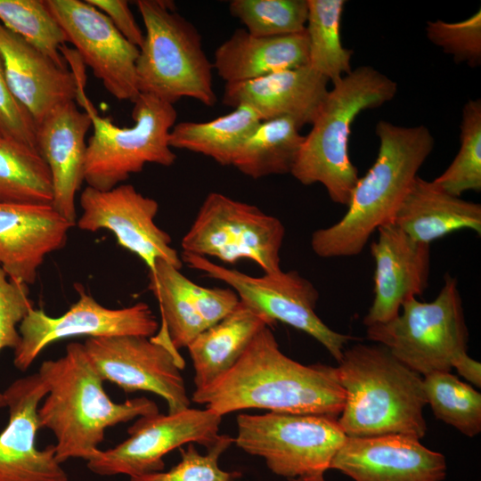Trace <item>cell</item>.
Segmentation results:
<instances>
[{
  "label": "cell",
  "instance_id": "12",
  "mask_svg": "<svg viewBox=\"0 0 481 481\" xmlns=\"http://www.w3.org/2000/svg\"><path fill=\"white\" fill-rule=\"evenodd\" d=\"M222 416L206 408L142 416L128 428L129 437L113 448L100 450L86 461L99 476L139 477L164 470L163 458L184 444L210 448L218 440Z\"/></svg>",
  "mask_w": 481,
  "mask_h": 481
},
{
  "label": "cell",
  "instance_id": "7",
  "mask_svg": "<svg viewBox=\"0 0 481 481\" xmlns=\"http://www.w3.org/2000/svg\"><path fill=\"white\" fill-rule=\"evenodd\" d=\"M79 102L92 119L93 135L86 143L85 182L108 191L139 173L147 163L172 166L176 155L168 143L177 111L173 104L140 94L133 102L135 125L120 127L97 114L83 91Z\"/></svg>",
  "mask_w": 481,
  "mask_h": 481
},
{
  "label": "cell",
  "instance_id": "24",
  "mask_svg": "<svg viewBox=\"0 0 481 481\" xmlns=\"http://www.w3.org/2000/svg\"><path fill=\"white\" fill-rule=\"evenodd\" d=\"M328 82L306 65L225 84L222 102L233 109L249 107L261 121L291 118L301 128L314 120L329 91Z\"/></svg>",
  "mask_w": 481,
  "mask_h": 481
},
{
  "label": "cell",
  "instance_id": "13",
  "mask_svg": "<svg viewBox=\"0 0 481 481\" xmlns=\"http://www.w3.org/2000/svg\"><path fill=\"white\" fill-rule=\"evenodd\" d=\"M78 299L68 311L53 317L42 309H31L19 325L20 342L14 349L13 363L26 371L49 345L65 338L87 336H154L159 322L143 302L123 308H108L96 301L85 288L75 283Z\"/></svg>",
  "mask_w": 481,
  "mask_h": 481
},
{
  "label": "cell",
  "instance_id": "22",
  "mask_svg": "<svg viewBox=\"0 0 481 481\" xmlns=\"http://www.w3.org/2000/svg\"><path fill=\"white\" fill-rule=\"evenodd\" d=\"M90 115L71 101L55 107L37 125V150L46 163L53 186L52 207L76 225V194L85 182L86 135Z\"/></svg>",
  "mask_w": 481,
  "mask_h": 481
},
{
  "label": "cell",
  "instance_id": "8",
  "mask_svg": "<svg viewBox=\"0 0 481 481\" xmlns=\"http://www.w3.org/2000/svg\"><path fill=\"white\" fill-rule=\"evenodd\" d=\"M366 335L422 377L450 371L455 360L467 353L469 340L457 279L446 274L434 300L409 299L396 317L367 327Z\"/></svg>",
  "mask_w": 481,
  "mask_h": 481
},
{
  "label": "cell",
  "instance_id": "32",
  "mask_svg": "<svg viewBox=\"0 0 481 481\" xmlns=\"http://www.w3.org/2000/svg\"><path fill=\"white\" fill-rule=\"evenodd\" d=\"M423 390L436 419L473 437L481 431V394L450 371L423 376Z\"/></svg>",
  "mask_w": 481,
  "mask_h": 481
},
{
  "label": "cell",
  "instance_id": "33",
  "mask_svg": "<svg viewBox=\"0 0 481 481\" xmlns=\"http://www.w3.org/2000/svg\"><path fill=\"white\" fill-rule=\"evenodd\" d=\"M0 22L59 67L69 69L61 53L68 42L67 37L48 9L45 0H0Z\"/></svg>",
  "mask_w": 481,
  "mask_h": 481
},
{
  "label": "cell",
  "instance_id": "42",
  "mask_svg": "<svg viewBox=\"0 0 481 481\" xmlns=\"http://www.w3.org/2000/svg\"><path fill=\"white\" fill-rule=\"evenodd\" d=\"M293 481H325L323 474L313 475L308 477H298L293 479Z\"/></svg>",
  "mask_w": 481,
  "mask_h": 481
},
{
  "label": "cell",
  "instance_id": "41",
  "mask_svg": "<svg viewBox=\"0 0 481 481\" xmlns=\"http://www.w3.org/2000/svg\"><path fill=\"white\" fill-rule=\"evenodd\" d=\"M452 368H455L459 374L470 383L480 387L481 386V364L479 362L469 356L468 353L458 357Z\"/></svg>",
  "mask_w": 481,
  "mask_h": 481
},
{
  "label": "cell",
  "instance_id": "5",
  "mask_svg": "<svg viewBox=\"0 0 481 481\" xmlns=\"http://www.w3.org/2000/svg\"><path fill=\"white\" fill-rule=\"evenodd\" d=\"M332 84L290 175L304 185L322 184L334 203L346 207L359 179L348 151L352 124L362 111L391 101L397 84L371 66L352 69Z\"/></svg>",
  "mask_w": 481,
  "mask_h": 481
},
{
  "label": "cell",
  "instance_id": "23",
  "mask_svg": "<svg viewBox=\"0 0 481 481\" xmlns=\"http://www.w3.org/2000/svg\"><path fill=\"white\" fill-rule=\"evenodd\" d=\"M75 226L51 204L0 202V266L9 278L34 284L45 257L62 249Z\"/></svg>",
  "mask_w": 481,
  "mask_h": 481
},
{
  "label": "cell",
  "instance_id": "35",
  "mask_svg": "<svg viewBox=\"0 0 481 481\" xmlns=\"http://www.w3.org/2000/svg\"><path fill=\"white\" fill-rule=\"evenodd\" d=\"M229 12L255 37H279L305 30L306 0H232Z\"/></svg>",
  "mask_w": 481,
  "mask_h": 481
},
{
  "label": "cell",
  "instance_id": "36",
  "mask_svg": "<svg viewBox=\"0 0 481 481\" xmlns=\"http://www.w3.org/2000/svg\"><path fill=\"white\" fill-rule=\"evenodd\" d=\"M234 443L233 437L223 434L216 443L200 453L190 444L180 447L181 461L167 471H159L130 477V481H243L239 471H226L218 465L220 456Z\"/></svg>",
  "mask_w": 481,
  "mask_h": 481
},
{
  "label": "cell",
  "instance_id": "6",
  "mask_svg": "<svg viewBox=\"0 0 481 481\" xmlns=\"http://www.w3.org/2000/svg\"><path fill=\"white\" fill-rule=\"evenodd\" d=\"M135 5L145 28L136 61L140 94L173 105L188 97L214 106L213 64L203 51L198 29L171 1L137 0Z\"/></svg>",
  "mask_w": 481,
  "mask_h": 481
},
{
  "label": "cell",
  "instance_id": "39",
  "mask_svg": "<svg viewBox=\"0 0 481 481\" xmlns=\"http://www.w3.org/2000/svg\"><path fill=\"white\" fill-rule=\"evenodd\" d=\"M0 138L16 141L37 150V125L12 93L5 78L1 59Z\"/></svg>",
  "mask_w": 481,
  "mask_h": 481
},
{
  "label": "cell",
  "instance_id": "27",
  "mask_svg": "<svg viewBox=\"0 0 481 481\" xmlns=\"http://www.w3.org/2000/svg\"><path fill=\"white\" fill-rule=\"evenodd\" d=\"M271 322L241 301L186 347L194 368L195 388L204 387L230 371L257 334Z\"/></svg>",
  "mask_w": 481,
  "mask_h": 481
},
{
  "label": "cell",
  "instance_id": "14",
  "mask_svg": "<svg viewBox=\"0 0 481 481\" xmlns=\"http://www.w3.org/2000/svg\"><path fill=\"white\" fill-rule=\"evenodd\" d=\"M84 346L102 379L125 392L156 394L167 404L168 412L190 407L181 370L184 360L151 338L114 336L88 338Z\"/></svg>",
  "mask_w": 481,
  "mask_h": 481
},
{
  "label": "cell",
  "instance_id": "21",
  "mask_svg": "<svg viewBox=\"0 0 481 481\" xmlns=\"http://www.w3.org/2000/svg\"><path fill=\"white\" fill-rule=\"evenodd\" d=\"M0 59L8 86L37 125L60 104L75 101L85 78L62 69L0 22Z\"/></svg>",
  "mask_w": 481,
  "mask_h": 481
},
{
  "label": "cell",
  "instance_id": "26",
  "mask_svg": "<svg viewBox=\"0 0 481 481\" xmlns=\"http://www.w3.org/2000/svg\"><path fill=\"white\" fill-rule=\"evenodd\" d=\"M412 239L430 244L455 231L481 233V205L452 195L419 175L392 221Z\"/></svg>",
  "mask_w": 481,
  "mask_h": 481
},
{
  "label": "cell",
  "instance_id": "28",
  "mask_svg": "<svg viewBox=\"0 0 481 481\" xmlns=\"http://www.w3.org/2000/svg\"><path fill=\"white\" fill-rule=\"evenodd\" d=\"M260 122L251 108L239 106L210 121L175 124L168 143L171 148L202 154L222 166H232L239 148Z\"/></svg>",
  "mask_w": 481,
  "mask_h": 481
},
{
  "label": "cell",
  "instance_id": "1",
  "mask_svg": "<svg viewBox=\"0 0 481 481\" xmlns=\"http://www.w3.org/2000/svg\"><path fill=\"white\" fill-rule=\"evenodd\" d=\"M192 401L220 416L245 409L338 418L346 393L336 367L304 365L285 355L269 326L236 364L213 383L195 388Z\"/></svg>",
  "mask_w": 481,
  "mask_h": 481
},
{
  "label": "cell",
  "instance_id": "37",
  "mask_svg": "<svg viewBox=\"0 0 481 481\" xmlns=\"http://www.w3.org/2000/svg\"><path fill=\"white\" fill-rule=\"evenodd\" d=\"M428 39L452 56L456 63L476 68L481 63V12L457 22L428 21Z\"/></svg>",
  "mask_w": 481,
  "mask_h": 481
},
{
  "label": "cell",
  "instance_id": "9",
  "mask_svg": "<svg viewBox=\"0 0 481 481\" xmlns=\"http://www.w3.org/2000/svg\"><path fill=\"white\" fill-rule=\"evenodd\" d=\"M234 443L265 460L274 474L291 480L330 469L346 439L338 418L269 412L237 415Z\"/></svg>",
  "mask_w": 481,
  "mask_h": 481
},
{
  "label": "cell",
  "instance_id": "31",
  "mask_svg": "<svg viewBox=\"0 0 481 481\" xmlns=\"http://www.w3.org/2000/svg\"><path fill=\"white\" fill-rule=\"evenodd\" d=\"M52 200L51 175L38 151L0 138V202L51 204Z\"/></svg>",
  "mask_w": 481,
  "mask_h": 481
},
{
  "label": "cell",
  "instance_id": "38",
  "mask_svg": "<svg viewBox=\"0 0 481 481\" xmlns=\"http://www.w3.org/2000/svg\"><path fill=\"white\" fill-rule=\"evenodd\" d=\"M29 285L9 278L0 266V351L13 350L20 342L18 324L33 309ZM3 393H0V407H5Z\"/></svg>",
  "mask_w": 481,
  "mask_h": 481
},
{
  "label": "cell",
  "instance_id": "18",
  "mask_svg": "<svg viewBox=\"0 0 481 481\" xmlns=\"http://www.w3.org/2000/svg\"><path fill=\"white\" fill-rule=\"evenodd\" d=\"M48 393L39 374L13 381L3 393L9 420L0 433V481H68L54 445L39 450L37 410Z\"/></svg>",
  "mask_w": 481,
  "mask_h": 481
},
{
  "label": "cell",
  "instance_id": "40",
  "mask_svg": "<svg viewBox=\"0 0 481 481\" xmlns=\"http://www.w3.org/2000/svg\"><path fill=\"white\" fill-rule=\"evenodd\" d=\"M103 12L118 32L132 45L140 48L144 41L143 33L137 24L128 2L125 0H86Z\"/></svg>",
  "mask_w": 481,
  "mask_h": 481
},
{
  "label": "cell",
  "instance_id": "17",
  "mask_svg": "<svg viewBox=\"0 0 481 481\" xmlns=\"http://www.w3.org/2000/svg\"><path fill=\"white\" fill-rule=\"evenodd\" d=\"M180 270L159 259L154 273H149V289L158 300L161 314V325L151 338L176 355L240 303L232 289L200 286Z\"/></svg>",
  "mask_w": 481,
  "mask_h": 481
},
{
  "label": "cell",
  "instance_id": "19",
  "mask_svg": "<svg viewBox=\"0 0 481 481\" xmlns=\"http://www.w3.org/2000/svg\"><path fill=\"white\" fill-rule=\"evenodd\" d=\"M377 232L371 245L374 297L363 320L366 327L393 320L406 301L422 295L430 271V244L412 239L392 222Z\"/></svg>",
  "mask_w": 481,
  "mask_h": 481
},
{
  "label": "cell",
  "instance_id": "2",
  "mask_svg": "<svg viewBox=\"0 0 481 481\" xmlns=\"http://www.w3.org/2000/svg\"><path fill=\"white\" fill-rule=\"evenodd\" d=\"M376 159L359 177L344 216L314 231L311 248L322 258L359 255L371 235L394 219L418 172L434 149L435 139L423 126H403L380 120Z\"/></svg>",
  "mask_w": 481,
  "mask_h": 481
},
{
  "label": "cell",
  "instance_id": "11",
  "mask_svg": "<svg viewBox=\"0 0 481 481\" xmlns=\"http://www.w3.org/2000/svg\"><path fill=\"white\" fill-rule=\"evenodd\" d=\"M183 263L206 276L224 281L239 296L240 301L264 315L273 325L281 322L299 330L321 343L338 363L348 342L347 334L331 330L316 314L319 292L297 271L251 276L219 265L207 257L181 256Z\"/></svg>",
  "mask_w": 481,
  "mask_h": 481
},
{
  "label": "cell",
  "instance_id": "30",
  "mask_svg": "<svg viewBox=\"0 0 481 481\" xmlns=\"http://www.w3.org/2000/svg\"><path fill=\"white\" fill-rule=\"evenodd\" d=\"M308 66L332 83L351 70L353 52L343 46L340 22L344 0H306Z\"/></svg>",
  "mask_w": 481,
  "mask_h": 481
},
{
  "label": "cell",
  "instance_id": "16",
  "mask_svg": "<svg viewBox=\"0 0 481 481\" xmlns=\"http://www.w3.org/2000/svg\"><path fill=\"white\" fill-rule=\"evenodd\" d=\"M68 42L116 99L132 102L140 94L136 75L139 48L128 42L109 18L81 0H45Z\"/></svg>",
  "mask_w": 481,
  "mask_h": 481
},
{
  "label": "cell",
  "instance_id": "4",
  "mask_svg": "<svg viewBox=\"0 0 481 481\" xmlns=\"http://www.w3.org/2000/svg\"><path fill=\"white\" fill-rule=\"evenodd\" d=\"M338 363L346 393L338 421L347 437L404 435L421 439L426 435L421 375L380 344L346 347Z\"/></svg>",
  "mask_w": 481,
  "mask_h": 481
},
{
  "label": "cell",
  "instance_id": "20",
  "mask_svg": "<svg viewBox=\"0 0 481 481\" xmlns=\"http://www.w3.org/2000/svg\"><path fill=\"white\" fill-rule=\"evenodd\" d=\"M404 435L346 437L330 469L354 481H443L444 456Z\"/></svg>",
  "mask_w": 481,
  "mask_h": 481
},
{
  "label": "cell",
  "instance_id": "3",
  "mask_svg": "<svg viewBox=\"0 0 481 481\" xmlns=\"http://www.w3.org/2000/svg\"><path fill=\"white\" fill-rule=\"evenodd\" d=\"M37 373L48 387L37 410L39 425L54 435L60 463L88 461L101 450L107 428L159 412L144 396L113 402L82 343H69L61 357L44 361Z\"/></svg>",
  "mask_w": 481,
  "mask_h": 481
},
{
  "label": "cell",
  "instance_id": "10",
  "mask_svg": "<svg viewBox=\"0 0 481 481\" xmlns=\"http://www.w3.org/2000/svg\"><path fill=\"white\" fill-rule=\"evenodd\" d=\"M285 227L257 206L210 192L183 237V254L211 257L226 264L249 259L264 273L280 272Z\"/></svg>",
  "mask_w": 481,
  "mask_h": 481
},
{
  "label": "cell",
  "instance_id": "34",
  "mask_svg": "<svg viewBox=\"0 0 481 481\" xmlns=\"http://www.w3.org/2000/svg\"><path fill=\"white\" fill-rule=\"evenodd\" d=\"M461 146L448 167L433 183L443 191L461 197L481 191V101L469 100L463 106Z\"/></svg>",
  "mask_w": 481,
  "mask_h": 481
},
{
  "label": "cell",
  "instance_id": "29",
  "mask_svg": "<svg viewBox=\"0 0 481 481\" xmlns=\"http://www.w3.org/2000/svg\"><path fill=\"white\" fill-rule=\"evenodd\" d=\"M304 141L291 118L261 121L239 148L232 166L253 179L290 174Z\"/></svg>",
  "mask_w": 481,
  "mask_h": 481
},
{
  "label": "cell",
  "instance_id": "15",
  "mask_svg": "<svg viewBox=\"0 0 481 481\" xmlns=\"http://www.w3.org/2000/svg\"><path fill=\"white\" fill-rule=\"evenodd\" d=\"M79 203L83 213L76 224L80 230L111 232L118 245L140 257L149 273H154L159 259L182 268L183 261L171 246V237L154 221L159 211L154 199L131 184L121 183L108 191L86 186Z\"/></svg>",
  "mask_w": 481,
  "mask_h": 481
},
{
  "label": "cell",
  "instance_id": "25",
  "mask_svg": "<svg viewBox=\"0 0 481 481\" xmlns=\"http://www.w3.org/2000/svg\"><path fill=\"white\" fill-rule=\"evenodd\" d=\"M213 69L225 84L245 82L308 65L305 30L279 37H255L236 29L215 51Z\"/></svg>",
  "mask_w": 481,
  "mask_h": 481
}]
</instances>
